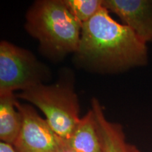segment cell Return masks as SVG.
<instances>
[{
  "label": "cell",
  "mask_w": 152,
  "mask_h": 152,
  "mask_svg": "<svg viewBox=\"0 0 152 152\" xmlns=\"http://www.w3.org/2000/svg\"><path fill=\"white\" fill-rule=\"evenodd\" d=\"M75 54L87 64L110 71H125L148 61L147 44L130 28L114 20L104 7L82 26Z\"/></svg>",
  "instance_id": "cell-1"
},
{
  "label": "cell",
  "mask_w": 152,
  "mask_h": 152,
  "mask_svg": "<svg viewBox=\"0 0 152 152\" xmlns=\"http://www.w3.org/2000/svg\"><path fill=\"white\" fill-rule=\"evenodd\" d=\"M26 28L51 56H64L78 49L82 25L64 0L36 1L26 15Z\"/></svg>",
  "instance_id": "cell-2"
},
{
  "label": "cell",
  "mask_w": 152,
  "mask_h": 152,
  "mask_svg": "<svg viewBox=\"0 0 152 152\" xmlns=\"http://www.w3.org/2000/svg\"><path fill=\"white\" fill-rule=\"evenodd\" d=\"M18 97L41 110L49 126L66 142L80 121L77 94L68 85L42 83L22 91Z\"/></svg>",
  "instance_id": "cell-3"
},
{
  "label": "cell",
  "mask_w": 152,
  "mask_h": 152,
  "mask_svg": "<svg viewBox=\"0 0 152 152\" xmlns=\"http://www.w3.org/2000/svg\"><path fill=\"white\" fill-rule=\"evenodd\" d=\"M48 69L27 49L9 42L0 43V94L24 91L43 83Z\"/></svg>",
  "instance_id": "cell-4"
},
{
  "label": "cell",
  "mask_w": 152,
  "mask_h": 152,
  "mask_svg": "<svg viewBox=\"0 0 152 152\" xmlns=\"http://www.w3.org/2000/svg\"><path fill=\"white\" fill-rule=\"evenodd\" d=\"M16 106L22 117L21 128L13 144L16 152H64L67 149L66 142L33 106L18 102Z\"/></svg>",
  "instance_id": "cell-5"
},
{
  "label": "cell",
  "mask_w": 152,
  "mask_h": 152,
  "mask_svg": "<svg viewBox=\"0 0 152 152\" xmlns=\"http://www.w3.org/2000/svg\"><path fill=\"white\" fill-rule=\"evenodd\" d=\"M104 7L116 14L144 42H152L151 0H104Z\"/></svg>",
  "instance_id": "cell-6"
},
{
  "label": "cell",
  "mask_w": 152,
  "mask_h": 152,
  "mask_svg": "<svg viewBox=\"0 0 152 152\" xmlns=\"http://www.w3.org/2000/svg\"><path fill=\"white\" fill-rule=\"evenodd\" d=\"M92 109L96 118L102 152H140L135 146L127 142L121 125L106 119L99 102L95 98L92 100Z\"/></svg>",
  "instance_id": "cell-7"
},
{
  "label": "cell",
  "mask_w": 152,
  "mask_h": 152,
  "mask_svg": "<svg viewBox=\"0 0 152 152\" xmlns=\"http://www.w3.org/2000/svg\"><path fill=\"white\" fill-rule=\"evenodd\" d=\"M66 143L72 152H102L99 133L92 109L80 118Z\"/></svg>",
  "instance_id": "cell-8"
},
{
  "label": "cell",
  "mask_w": 152,
  "mask_h": 152,
  "mask_svg": "<svg viewBox=\"0 0 152 152\" xmlns=\"http://www.w3.org/2000/svg\"><path fill=\"white\" fill-rule=\"evenodd\" d=\"M16 102L14 93L0 94V139L11 145L16 142L22 125Z\"/></svg>",
  "instance_id": "cell-9"
},
{
  "label": "cell",
  "mask_w": 152,
  "mask_h": 152,
  "mask_svg": "<svg viewBox=\"0 0 152 152\" xmlns=\"http://www.w3.org/2000/svg\"><path fill=\"white\" fill-rule=\"evenodd\" d=\"M64 2L82 26L92 18L104 7V0H64Z\"/></svg>",
  "instance_id": "cell-10"
},
{
  "label": "cell",
  "mask_w": 152,
  "mask_h": 152,
  "mask_svg": "<svg viewBox=\"0 0 152 152\" xmlns=\"http://www.w3.org/2000/svg\"><path fill=\"white\" fill-rule=\"evenodd\" d=\"M0 152H16V151L11 144L1 142V143H0Z\"/></svg>",
  "instance_id": "cell-11"
},
{
  "label": "cell",
  "mask_w": 152,
  "mask_h": 152,
  "mask_svg": "<svg viewBox=\"0 0 152 152\" xmlns=\"http://www.w3.org/2000/svg\"><path fill=\"white\" fill-rule=\"evenodd\" d=\"M64 152H72V151H70V150H69V149H68V148H67V149H66V151H64Z\"/></svg>",
  "instance_id": "cell-12"
}]
</instances>
